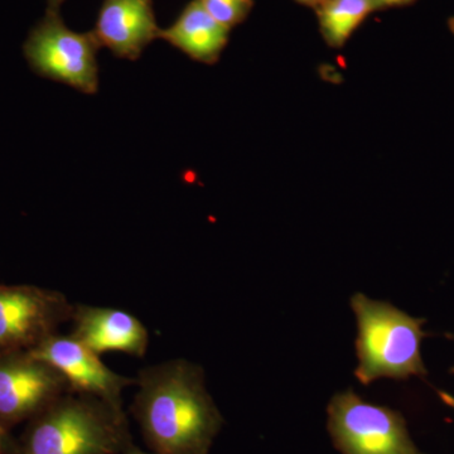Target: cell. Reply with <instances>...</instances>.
Listing matches in <instances>:
<instances>
[{"mask_svg":"<svg viewBox=\"0 0 454 454\" xmlns=\"http://www.w3.org/2000/svg\"><path fill=\"white\" fill-rule=\"evenodd\" d=\"M448 339L454 340V334H447ZM454 372V369L452 370Z\"/></svg>","mask_w":454,"mask_h":454,"instance_id":"21","label":"cell"},{"mask_svg":"<svg viewBox=\"0 0 454 454\" xmlns=\"http://www.w3.org/2000/svg\"><path fill=\"white\" fill-rule=\"evenodd\" d=\"M230 29L221 26L192 0L184 7L173 25L160 29L158 38L184 52L190 59L206 65L219 61L229 41Z\"/></svg>","mask_w":454,"mask_h":454,"instance_id":"11","label":"cell"},{"mask_svg":"<svg viewBox=\"0 0 454 454\" xmlns=\"http://www.w3.org/2000/svg\"><path fill=\"white\" fill-rule=\"evenodd\" d=\"M70 391L55 367L31 351L0 355V424L12 430Z\"/></svg>","mask_w":454,"mask_h":454,"instance_id":"7","label":"cell"},{"mask_svg":"<svg viewBox=\"0 0 454 454\" xmlns=\"http://www.w3.org/2000/svg\"><path fill=\"white\" fill-rule=\"evenodd\" d=\"M0 454H20V442L12 437L11 430L0 424Z\"/></svg>","mask_w":454,"mask_h":454,"instance_id":"14","label":"cell"},{"mask_svg":"<svg viewBox=\"0 0 454 454\" xmlns=\"http://www.w3.org/2000/svg\"><path fill=\"white\" fill-rule=\"evenodd\" d=\"M301 4L309 5V7L318 8L325 0H298Z\"/></svg>","mask_w":454,"mask_h":454,"instance_id":"19","label":"cell"},{"mask_svg":"<svg viewBox=\"0 0 454 454\" xmlns=\"http://www.w3.org/2000/svg\"><path fill=\"white\" fill-rule=\"evenodd\" d=\"M100 49L94 32H74L65 25L59 12L49 11L23 44V53L35 74L88 95L98 91Z\"/></svg>","mask_w":454,"mask_h":454,"instance_id":"4","label":"cell"},{"mask_svg":"<svg viewBox=\"0 0 454 454\" xmlns=\"http://www.w3.org/2000/svg\"><path fill=\"white\" fill-rule=\"evenodd\" d=\"M317 9L322 35L333 49L345 46L352 33L375 11L372 0H325Z\"/></svg>","mask_w":454,"mask_h":454,"instance_id":"12","label":"cell"},{"mask_svg":"<svg viewBox=\"0 0 454 454\" xmlns=\"http://www.w3.org/2000/svg\"><path fill=\"white\" fill-rule=\"evenodd\" d=\"M31 352L64 376L71 393L97 397L115 408L122 409V391L137 384L136 379L109 369L100 355L71 334H52Z\"/></svg>","mask_w":454,"mask_h":454,"instance_id":"8","label":"cell"},{"mask_svg":"<svg viewBox=\"0 0 454 454\" xmlns=\"http://www.w3.org/2000/svg\"><path fill=\"white\" fill-rule=\"evenodd\" d=\"M411 2H413V0H372L375 9L395 7V5L408 4Z\"/></svg>","mask_w":454,"mask_h":454,"instance_id":"15","label":"cell"},{"mask_svg":"<svg viewBox=\"0 0 454 454\" xmlns=\"http://www.w3.org/2000/svg\"><path fill=\"white\" fill-rule=\"evenodd\" d=\"M439 396L443 400L444 404L450 406V408L454 409V397L450 395V394L444 393V391H438Z\"/></svg>","mask_w":454,"mask_h":454,"instance_id":"17","label":"cell"},{"mask_svg":"<svg viewBox=\"0 0 454 454\" xmlns=\"http://www.w3.org/2000/svg\"><path fill=\"white\" fill-rule=\"evenodd\" d=\"M122 454H154L152 452H145V450H140V448L134 446L133 444H130L129 447L125 450V452Z\"/></svg>","mask_w":454,"mask_h":454,"instance_id":"18","label":"cell"},{"mask_svg":"<svg viewBox=\"0 0 454 454\" xmlns=\"http://www.w3.org/2000/svg\"><path fill=\"white\" fill-rule=\"evenodd\" d=\"M130 444L122 409L68 391L27 422L20 454H122Z\"/></svg>","mask_w":454,"mask_h":454,"instance_id":"2","label":"cell"},{"mask_svg":"<svg viewBox=\"0 0 454 454\" xmlns=\"http://www.w3.org/2000/svg\"><path fill=\"white\" fill-rule=\"evenodd\" d=\"M71 336L95 354L124 352L145 357L149 346V333L136 316L109 307L74 304Z\"/></svg>","mask_w":454,"mask_h":454,"instance_id":"9","label":"cell"},{"mask_svg":"<svg viewBox=\"0 0 454 454\" xmlns=\"http://www.w3.org/2000/svg\"><path fill=\"white\" fill-rule=\"evenodd\" d=\"M216 22L227 29L243 23L254 7V0H199Z\"/></svg>","mask_w":454,"mask_h":454,"instance_id":"13","label":"cell"},{"mask_svg":"<svg viewBox=\"0 0 454 454\" xmlns=\"http://www.w3.org/2000/svg\"><path fill=\"white\" fill-rule=\"evenodd\" d=\"M328 429L343 454H424L411 441L402 414L367 403L352 390L331 400Z\"/></svg>","mask_w":454,"mask_h":454,"instance_id":"5","label":"cell"},{"mask_svg":"<svg viewBox=\"0 0 454 454\" xmlns=\"http://www.w3.org/2000/svg\"><path fill=\"white\" fill-rule=\"evenodd\" d=\"M351 307L358 327L355 376L361 384L380 378L427 376L420 351L426 319L409 316L387 301L370 300L363 293L351 298Z\"/></svg>","mask_w":454,"mask_h":454,"instance_id":"3","label":"cell"},{"mask_svg":"<svg viewBox=\"0 0 454 454\" xmlns=\"http://www.w3.org/2000/svg\"><path fill=\"white\" fill-rule=\"evenodd\" d=\"M160 31L152 0H104L92 32L114 56L136 61Z\"/></svg>","mask_w":454,"mask_h":454,"instance_id":"10","label":"cell"},{"mask_svg":"<svg viewBox=\"0 0 454 454\" xmlns=\"http://www.w3.org/2000/svg\"><path fill=\"white\" fill-rule=\"evenodd\" d=\"M74 307L59 291L0 284V355L37 348L70 322Z\"/></svg>","mask_w":454,"mask_h":454,"instance_id":"6","label":"cell"},{"mask_svg":"<svg viewBox=\"0 0 454 454\" xmlns=\"http://www.w3.org/2000/svg\"><path fill=\"white\" fill-rule=\"evenodd\" d=\"M131 413L154 454H208L223 415L200 365L176 358L140 370Z\"/></svg>","mask_w":454,"mask_h":454,"instance_id":"1","label":"cell"},{"mask_svg":"<svg viewBox=\"0 0 454 454\" xmlns=\"http://www.w3.org/2000/svg\"><path fill=\"white\" fill-rule=\"evenodd\" d=\"M65 0H47V11L49 12H59V8L64 4Z\"/></svg>","mask_w":454,"mask_h":454,"instance_id":"16","label":"cell"},{"mask_svg":"<svg viewBox=\"0 0 454 454\" xmlns=\"http://www.w3.org/2000/svg\"><path fill=\"white\" fill-rule=\"evenodd\" d=\"M448 26H450V32H452L454 35V17L448 20Z\"/></svg>","mask_w":454,"mask_h":454,"instance_id":"20","label":"cell"}]
</instances>
